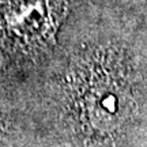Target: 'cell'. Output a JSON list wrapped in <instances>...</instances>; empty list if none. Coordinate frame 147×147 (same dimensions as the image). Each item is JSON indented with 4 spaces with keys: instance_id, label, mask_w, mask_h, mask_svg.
I'll list each match as a JSON object with an SVG mask.
<instances>
[{
    "instance_id": "6da1fadb",
    "label": "cell",
    "mask_w": 147,
    "mask_h": 147,
    "mask_svg": "<svg viewBox=\"0 0 147 147\" xmlns=\"http://www.w3.org/2000/svg\"><path fill=\"white\" fill-rule=\"evenodd\" d=\"M74 86L78 87L80 113L97 131L117 128L129 113V82L119 60L95 55L80 61Z\"/></svg>"
},
{
    "instance_id": "7a4b0ae2",
    "label": "cell",
    "mask_w": 147,
    "mask_h": 147,
    "mask_svg": "<svg viewBox=\"0 0 147 147\" xmlns=\"http://www.w3.org/2000/svg\"><path fill=\"white\" fill-rule=\"evenodd\" d=\"M65 8L67 0H8L5 25L21 48L41 51L53 41Z\"/></svg>"
}]
</instances>
